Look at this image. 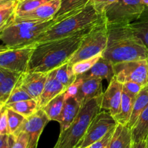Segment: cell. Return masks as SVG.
Masks as SVG:
<instances>
[{
  "label": "cell",
  "instance_id": "1",
  "mask_svg": "<svg viewBox=\"0 0 148 148\" xmlns=\"http://www.w3.org/2000/svg\"><path fill=\"white\" fill-rule=\"evenodd\" d=\"M95 26L85 28L67 37L36 44L27 72L49 73L69 62L82 40Z\"/></svg>",
  "mask_w": 148,
  "mask_h": 148
},
{
  "label": "cell",
  "instance_id": "2",
  "mask_svg": "<svg viewBox=\"0 0 148 148\" xmlns=\"http://www.w3.org/2000/svg\"><path fill=\"white\" fill-rule=\"evenodd\" d=\"M108 42L102 57L114 64L148 59V49L130 24H107Z\"/></svg>",
  "mask_w": 148,
  "mask_h": 148
},
{
  "label": "cell",
  "instance_id": "3",
  "mask_svg": "<svg viewBox=\"0 0 148 148\" xmlns=\"http://www.w3.org/2000/svg\"><path fill=\"white\" fill-rule=\"evenodd\" d=\"M103 21H105L103 14L98 12L95 10L90 0L82 10L56 23L49 30L45 31L33 44H38L49 40L67 37L84 29L96 25Z\"/></svg>",
  "mask_w": 148,
  "mask_h": 148
},
{
  "label": "cell",
  "instance_id": "4",
  "mask_svg": "<svg viewBox=\"0 0 148 148\" xmlns=\"http://www.w3.org/2000/svg\"><path fill=\"white\" fill-rule=\"evenodd\" d=\"M103 95L91 99L82 106L70 126L60 132L53 148H79L88 127L95 116L101 111Z\"/></svg>",
  "mask_w": 148,
  "mask_h": 148
},
{
  "label": "cell",
  "instance_id": "5",
  "mask_svg": "<svg viewBox=\"0 0 148 148\" xmlns=\"http://www.w3.org/2000/svg\"><path fill=\"white\" fill-rule=\"evenodd\" d=\"M57 22L53 19L45 22L15 21L0 31L2 46L21 47L33 44L38 38L54 25Z\"/></svg>",
  "mask_w": 148,
  "mask_h": 148
},
{
  "label": "cell",
  "instance_id": "6",
  "mask_svg": "<svg viewBox=\"0 0 148 148\" xmlns=\"http://www.w3.org/2000/svg\"><path fill=\"white\" fill-rule=\"evenodd\" d=\"M108 42V27L103 21L93 27L82 40L80 46L75 52L69 62L72 65L82 60L102 54Z\"/></svg>",
  "mask_w": 148,
  "mask_h": 148
},
{
  "label": "cell",
  "instance_id": "7",
  "mask_svg": "<svg viewBox=\"0 0 148 148\" xmlns=\"http://www.w3.org/2000/svg\"><path fill=\"white\" fill-rule=\"evenodd\" d=\"M145 7L141 0H117L105 9L103 16L107 24H131Z\"/></svg>",
  "mask_w": 148,
  "mask_h": 148
},
{
  "label": "cell",
  "instance_id": "8",
  "mask_svg": "<svg viewBox=\"0 0 148 148\" xmlns=\"http://www.w3.org/2000/svg\"><path fill=\"white\" fill-rule=\"evenodd\" d=\"M35 47V44L21 47H7L1 45L0 49V68L20 74L27 72Z\"/></svg>",
  "mask_w": 148,
  "mask_h": 148
},
{
  "label": "cell",
  "instance_id": "9",
  "mask_svg": "<svg viewBox=\"0 0 148 148\" xmlns=\"http://www.w3.org/2000/svg\"><path fill=\"white\" fill-rule=\"evenodd\" d=\"M115 77H114L121 83L134 82L147 86L148 61H130L119 62L114 64Z\"/></svg>",
  "mask_w": 148,
  "mask_h": 148
},
{
  "label": "cell",
  "instance_id": "10",
  "mask_svg": "<svg viewBox=\"0 0 148 148\" xmlns=\"http://www.w3.org/2000/svg\"><path fill=\"white\" fill-rule=\"evenodd\" d=\"M118 124L114 117L108 111H101L92 119L79 148L90 147Z\"/></svg>",
  "mask_w": 148,
  "mask_h": 148
},
{
  "label": "cell",
  "instance_id": "11",
  "mask_svg": "<svg viewBox=\"0 0 148 148\" xmlns=\"http://www.w3.org/2000/svg\"><path fill=\"white\" fill-rule=\"evenodd\" d=\"M49 121L50 119L45 111L40 108L34 114L25 118L14 135L20 132H25L28 137L27 148H37L39 138Z\"/></svg>",
  "mask_w": 148,
  "mask_h": 148
},
{
  "label": "cell",
  "instance_id": "12",
  "mask_svg": "<svg viewBox=\"0 0 148 148\" xmlns=\"http://www.w3.org/2000/svg\"><path fill=\"white\" fill-rule=\"evenodd\" d=\"M124 84L115 77L108 84V88L103 95L101 109L108 111L113 116L119 114L122 101Z\"/></svg>",
  "mask_w": 148,
  "mask_h": 148
},
{
  "label": "cell",
  "instance_id": "13",
  "mask_svg": "<svg viewBox=\"0 0 148 148\" xmlns=\"http://www.w3.org/2000/svg\"><path fill=\"white\" fill-rule=\"evenodd\" d=\"M62 0H51L33 11L16 14L15 21L45 22L53 19L60 9Z\"/></svg>",
  "mask_w": 148,
  "mask_h": 148
},
{
  "label": "cell",
  "instance_id": "14",
  "mask_svg": "<svg viewBox=\"0 0 148 148\" xmlns=\"http://www.w3.org/2000/svg\"><path fill=\"white\" fill-rule=\"evenodd\" d=\"M48 74L27 72L22 74L17 82L28 92L33 99L39 101L47 80Z\"/></svg>",
  "mask_w": 148,
  "mask_h": 148
},
{
  "label": "cell",
  "instance_id": "15",
  "mask_svg": "<svg viewBox=\"0 0 148 148\" xmlns=\"http://www.w3.org/2000/svg\"><path fill=\"white\" fill-rule=\"evenodd\" d=\"M83 77L84 80L79 87L77 95L75 97L81 106H83L90 100L101 96L104 93L102 85L103 79L98 77H85L84 75Z\"/></svg>",
  "mask_w": 148,
  "mask_h": 148
},
{
  "label": "cell",
  "instance_id": "16",
  "mask_svg": "<svg viewBox=\"0 0 148 148\" xmlns=\"http://www.w3.org/2000/svg\"><path fill=\"white\" fill-rule=\"evenodd\" d=\"M66 89V88L56 78L55 69L49 72L47 80L38 101L39 108H43L53 98L62 92H65Z\"/></svg>",
  "mask_w": 148,
  "mask_h": 148
},
{
  "label": "cell",
  "instance_id": "17",
  "mask_svg": "<svg viewBox=\"0 0 148 148\" xmlns=\"http://www.w3.org/2000/svg\"><path fill=\"white\" fill-rule=\"evenodd\" d=\"M21 75L0 68V106L5 105Z\"/></svg>",
  "mask_w": 148,
  "mask_h": 148
},
{
  "label": "cell",
  "instance_id": "18",
  "mask_svg": "<svg viewBox=\"0 0 148 148\" xmlns=\"http://www.w3.org/2000/svg\"><path fill=\"white\" fill-rule=\"evenodd\" d=\"M80 105L75 97L66 99L58 122L60 124V132L66 130L72 124L80 111Z\"/></svg>",
  "mask_w": 148,
  "mask_h": 148
},
{
  "label": "cell",
  "instance_id": "19",
  "mask_svg": "<svg viewBox=\"0 0 148 148\" xmlns=\"http://www.w3.org/2000/svg\"><path fill=\"white\" fill-rule=\"evenodd\" d=\"M82 75L85 77H98L106 79L109 84L115 77L114 64L101 56L89 71Z\"/></svg>",
  "mask_w": 148,
  "mask_h": 148
},
{
  "label": "cell",
  "instance_id": "20",
  "mask_svg": "<svg viewBox=\"0 0 148 148\" xmlns=\"http://www.w3.org/2000/svg\"><path fill=\"white\" fill-rule=\"evenodd\" d=\"M133 145L131 129L127 125L117 124L108 148H132Z\"/></svg>",
  "mask_w": 148,
  "mask_h": 148
},
{
  "label": "cell",
  "instance_id": "21",
  "mask_svg": "<svg viewBox=\"0 0 148 148\" xmlns=\"http://www.w3.org/2000/svg\"><path fill=\"white\" fill-rule=\"evenodd\" d=\"M90 1V0H62L60 9L53 17V20L59 23L74 15L86 7Z\"/></svg>",
  "mask_w": 148,
  "mask_h": 148
},
{
  "label": "cell",
  "instance_id": "22",
  "mask_svg": "<svg viewBox=\"0 0 148 148\" xmlns=\"http://www.w3.org/2000/svg\"><path fill=\"white\" fill-rule=\"evenodd\" d=\"M136 36L141 39L148 49V7L145 6L140 17L130 24Z\"/></svg>",
  "mask_w": 148,
  "mask_h": 148
},
{
  "label": "cell",
  "instance_id": "23",
  "mask_svg": "<svg viewBox=\"0 0 148 148\" xmlns=\"http://www.w3.org/2000/svg\"><path fill=\"white\" fill-rule=\"evenodd\" d=\"M131 130L134 143L147 140L148 136V106L140 114Z\"/></svg>",
  "mask_w": 148,
  "mask_h": 148
},
{
  "label": "cell",
  "instance_id": "24",
  "mask_svg": "<svg viewBox=\"0 0 148 148\" xmlns=\"http://www.w3.org/2000/svg\"><path fill=\"white\" fill-rule=\"evenodd\" d=\"M135 99L136 98H133L123 90L122 101L120 107V111L117 115L114 116L118 124H123V125L128 124L132 114L133 106Z\"/></svg>",
  "mask_w": 148,
  "mask_h": 148
},
{
  "label": "cell",
  "instance_id": "25",
  "mask_svg": "<svg viewBox=\"0 0 148 148\" xmlns=\"http://www.w3.org/2000/svg\"><path fill=\"white\" fill-rule=\"evenodd\" d=\"M18 3V0H12L0 4V31L14 21Z\"/></svg>",
  "mask_w": 148,
  "mask_h": 148
},
{
  "label": "cell",
  "instance_id": "26",
  "mask_svg": "<svg viewBox=\"0 0 148 148\" xmlns=\"http://www.w3.org/2000/svg\"><path fill=\"white\" fill-rule=\"evenodd\" d=\"M148 106V88L147 86L144 87L141 92H140L134 101V106H133L132 114L131 118L129 121L128 126L130 129L133 127L136 121L138 119L139 116L143 111L147 108Z\"/></svg>",
  "mask_w": 148,
  "mask_h": 148
},
{
  "label": "cell",
  "instance_id": "27",
  "mask_svg": "<svg viewBox=\"0 0 148 148\" xmlns=\"http://www.w3.org/2000/svg\"><path fill=\"white\" fill-rule=\"evenodd\" d=\"M65 101V92H63L49 101L42 108L48 116L50 121H58L64 105Z\"/></svg>",
  "mask_w": 148,
  "mask_h": 148
},
{
  "label": "cell",
  "instance_id": "28",
  "mask_svg": "<svg viewBox=\"0 0 148 148\" xmlns=\"http://www.w3.org/2000/svg\"><path fill=\"white\" fill-rule=\"evenodd\" d=\"M7 108L14 110L16 112L22 114L25 118L30 116L35 113L37 112L39 108L38 101L35 99H29L19 102L12 103L5 105Z\"/></svg>",
  "mask_w": 148,
  "mask_h": 148
},
{
  "label": "cell",
  "instance_id": "29",
  "mask_svg": "<svg viewBox=\"0 0 148 148\" xmlns=\"http://www.w3.org/2000/svg\"><path fill=\"white\" fill-rule=\"evenodd\" d=\"M55 71L57 79L66 88H67L77 78L72 65L69 62L55 69Z\"/></svg>",
  "mask_w": 148,
  "mask_h": 148
},
{
  "label": "cell",
  "instance_id": "30",
  "mask_svg": "<svg viewBox=\"0 0 148 148\" xmlns=\"http://www.w3.org/2000/svg\"><path fill=\"white\" fill-rule=\"evenodd\" d=\"M101 56H102V54H100L94 56V57L82 60L80 62L74 64L72 65V67H73V70L75 75L77 76V75H82V74L89 71L92 67V66L99 60Z\"/></svg>",
  "mask_w": 148,
  "mask_h": 148
},
{
  "label": "cell",
  "instance_id": "31",
  "mask_svg": "<svg viewBox=\"0 0 148 148\" xmlns=\"http://www.w3.org/2000/svg\"><path fill=\"white\" fill-rule=\"evenodd\" d=\"M7 116L10 134H14L22 125L24 120L25 119V117L9 108H7Z\"/></svg>",
  "mask_w": 148,
  "mask_h": 148
},
{
  "label": "cell",
  "instance_id": "32",
  "mask_svg": "<svg viewBox=\"0 0 148 148\" xmlns=\"http://www.w3.org/2000/svg\"><path fill=\"white\" fill-rule=\"evenodd\" d=\"M49 1L51 0H24V1H19L16 10V14L33 11Z\"/></svg>",
  "mask_w": 148,
  "mask_h": 148
},
{
  "label": "cell",
  "instance_id": "33",
  "mask_svg": "<svg viewBox=\"0 0 148 148\" xmlns=\"http://www.w3.org/2000/svg\"><path fill=\"white\" fill-rule=\"evenodd\" d=\"M32 99L31 96L29 95L28 92L17 82L16 86L14 87V90L12 92L10 98H8L7 101L6 102L5 105L12 103L19 102V101H25V100Z\"/></svg>",
  "mask_w": 148,
  "mask_h": 148
},
{
  "label": "cell",
  "instance_id": "34",
  "mask_svg": "<svg viewBox=\"0 0 148 148\" xmlns=\"http://www.w3.org/2000/svg\"><path fill=\"white\" fill-rule=\"evenodd\" d=\"M84 80V77L82 75L77 76L76 79L65 90V99H67L72 97H76L79 91V87L82 85Z\"/></svg>",
  "mask_w": 148,
  "mask_h": 148
},
{
  "label": "cell",
  "instance_id": "35",
  "mask_svg": "<svg viewBox=\"0 0 148 148\" xmlns=\"http://www.w3.org/2000/svg\"><path fill=\"white\" fill-rule=\"evenodd\" d=\"M0 134H10L7 106L5 105L0 106Z\"/></svg>",
  "mask_w": 148,
  "mask_h": 148
},
{
  "label": "cell",
  "instance_id": "36",
  "mask_svg": "<svg viewBox=\"0 0 148 148\" xmlns=\"http://www.w3.org/2000/svg\"><path fill=\"white\" fill-rule=\"evenodd\" d=\"M144 88L141 84L134 82H128L124 83V91L131 95L133 98H136L140 94L143 88Z\"/></svg>",
  "mask_w": 148,
  "mask_h": 148
},
{
  "label": "cell",
  "instance_id": "37",
  "mask_svg": "<svg viewBox=\"0 0 148 148\" xmlns=\"http://www.w3.org/2000/svg\"><path fill=\"white\" fill-rule=\"evenodd\" d=\"M115 128H113L112 130H110L105 136L102 137V138L100 139L99 140H98L97 142H95V143H93L92 145H91L90 146V148H107L109 145L111 141V139H112L113 135H114V131H115Z\"/></svg>",
  "mask_w": 148,
  "mask_h": 148
},
{
  "label": "cell",
  "instance_id": "38",
  "mask_svg": "<svg viewBox=\"0 0 148 148\" xmlns=\"http://www.w3.org/2000/svg\"><path fill=\"white\" fill-rule=\"evenodd\" d=\"M16 139L12 148H27L28 137L25 132H20L15 135Z\"/></svg>",
  "mask_w": 148,
  "mask_h": 148
},
{
  "label": "cell",
  "instance_id": "39",
  "mask_svg": "<svg viewBox=\"0 0 148 148\" xmlns=\"http://www.w3.org/2000/svg\"><path fill=\"white\" fill-rule=\"evenodd\" d=\"M16 137L12 134H0V148H12Z\"/></svg>",
  "mask_w": 148,
  "mask_h": 148
},
{
  "label": "cell",
  "instance_id": "40",
  "mask_svg": "<svg viewBox=\"0 0 148 148\" xmlns=\"http://www.w3.org/2000/svg\"><path fill=\"white\" fill-rule=\"evenodd\" d=\"M117 0H91L94 7L98 12L103 14L105 9Z\"/></svg>",
  "mask_w": 148,
  "mask_h": 148
},
{
  "label": "cell",
  "instance_id": "41",
  "mask_svg": "<svg viewBox=\"0 0 148 148\" xmlns=\"http://www.w3.org/2000/svg\"><path fill=\"white\" fill-rule=\"evenodd\" d=\"M132 148H147V141L143 140L139 143H134Z\"/></svg>",
  "mask_w": 148,
  "mask_h": 148
},
{
  "label": "cell",
  "instance_id": "42",
  "mask_svg": "<svg viewBox=\"0 0 148 148\" xmlns=\"http://www.w3.org/2000/svg\"><path fill=\"white\" fill-rule=\"evenodd\" d=\"M141 1L145 6H147L148 7V0H141Z\"/></svg>",
  "mask_w": 148,
  "mask_h": 148
},
{
  "label": "cell",
  "instance_id": "43",
  "mask_svg": "<svg viewBox=\"0 0 148 148\" xmlns=\"http://www.w3.org/2000/svg\"><path fill=\"white\" fill-rule=\"evenodd\" d=\"M12 1V0H0V4H4V3H7V2H8V1Z\"/></svg>",
  "mask_w": 148,
  "mask_h": 148
},
{
  "label": "cell",
  "instance_id": "44",
  "mask_svg": "<svg viewBox=\"0 0 148 148\" xmlns=\"http://www.w3.org/2000/svg\"><path fill=\"white\" fill-rule=\"evenodd\" d=\"M146 141H147V148H148V136H147V140H146Z\"/></svg>",
  "mask_w": 148,
  "mask_h": 148
},
{
  "label": "cell",
  "instance_id": "45",
  "mask_svg": "<svg viewBox=\"0 0 148 148\" xmlns=\"http://www.w3.org/2000/svg\"><path fill=\"white\" fill-rule=\"evenodd\" d=\"M147 61H148V59H147ZM147 87L148 88V71H147Z\"/></svg>",
  "mask_w": 148,
  "mask_h": 148
},
{
  "label": "cell",
  "instance_id": "46",
  "mask_svg": "<svg viewBox=\"0 0 148 148\" xmlns=\"http://www.w3.org/2000/svg\"><path fill=\"white\" fill-rule=\"evenodd\" d=\"M19 1H24V0H18Z\"/></svg>",
  "mask_w": 148,
  "mask_h": 148
},
{
  "label": "cell",
  "instance_id": "47",
  "mask_svg": "<svg viewBox=\"0 0 148 148\" xmlns=\"http://www.w3.org/2000/svg\"><path fill=\"white\" fill-rule=\"evenodd\" d=\"M85 148H90V147H85Z\"/></svg>",
  "mask_w": 148,
  "mask_h": 148
},
{
  "label": "cell",
  "instance_id": "48",
  "mask_svg": "<svg viewBox=\"0 0 148 148\" xmlns=\"http://www.w3.org/2000/svg\"><path fill=\"white\" fill-rule=\"evenodd\" d=\"M107 148H108V147H107Z\"/></svg>",
  "mask_w": 148,
  "mask_h": 148
}]
</instances>
